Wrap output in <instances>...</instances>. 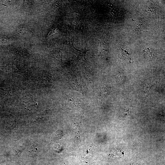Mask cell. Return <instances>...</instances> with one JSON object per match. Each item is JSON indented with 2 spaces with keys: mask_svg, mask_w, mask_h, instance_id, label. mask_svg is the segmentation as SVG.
Returning <instances> with one entry per match:
<instances>
[{
  "mask_svg": "<svg viewBox=\"0 0 165 165\" xmlns=\"http://www.w3.org/2000/svg\"><path fill=\"white\" fill-rule=\"evenodd\" d=\"M144 58L149 61L155 59L157 56L156 52L154 49L150 47H145L142 50Z\"/></svg>",
  "mask_w": 165,
  "mask_h": 165,
  "instance_id": "6da1fadb",
  "label": "cell"
},
{
  "mask_svg": "<svg viewBox=\"0 0 165 165\" xmlns=\"http://www.w3.org/2000/svg\"><path fill=\"white\" fill-rule=\"evenodd\" d=\"M72 48L76 59L79 61H84L86 60L85 57L88 50H79L73 46Z\"/></svg>",
  "mask_w": 165,
  "mask_h": 165,
  "instance_id": "7a4b0ae2",
  "label": "cell"
},
{
  "mask_svg": "<svg viewBox=\"0 0 165 165\" xmlns=\"http://www.w3.org/2000/svg\"><path fill=\"white\" fill-rule=\"evenodd\" d=\"M118 56L122 59L127 60L131 58V54L129 50L125 47H122L119 49Z\"/></svg>",
  "mask_w": 165,
  "mask_h": 165,
  "instance_id": "3957f363",
  "label": "cell"
},
{
  "mask_svg": "<svg viewBox=\"0 0 165 165\" xmlns=\"http://www.w3.org/2000/svg\"><path fill=\"white\" fill-rule=\"evenodd\" d=\"M100 45L101 54L102 56H105L109 52V46L106 43L104 42H100Z\"/></svg>",
  "mask_w": 165,
  "mask_h": 165,
  "instance_id": "277c9868",
  "label": "cell"
},
{
  "mask_svg": "<svg viewBox=\"0 0 165 165\" xmlns=\"http://www.w3.org/2000/svg\"><path fill=\"white\" fill-rule=\"evenodd\" d=\"M117 82L119 84H123L125 81V77L121 73L117 75Z\"/></svg>",
  "mask_w": 165,
  "mask_h": 165,
  "instance_id": "5b68a950",
  "label": "cell"
},
{
  "mask_svg": "<svg viewBox=\"0 0 165 165\" xmlns=\"http://www.w3.org/2000/svg\"><path fill=\"white\" fill-rule=\"evenodd\" d=\"M109 88L106 86H103L102 87L101 90V95L102 96H106L109 93Z\"/></svg>",
  "mask_w": 165,
  "mask_h": 165,
  "instance_id": "8992f818",
  "label": "cell"
},
{
  "mask_svg": "<svg viewBox=\"0 0 165 165\" xmlns=\"http://www.w3.org/2000/svg\"><path fill=\"white\" fill-rule=\"evenodd\" d=\"M54 56L55 57L57 58L58 59L60 60L62 58V53L61 52H57L54 54Z\"/></svg>",
  "mask_w": 165,
  "mask_h": 165,
  "instance_id": "52a82bcc",
  "label": "cell"
}]
</instances>
